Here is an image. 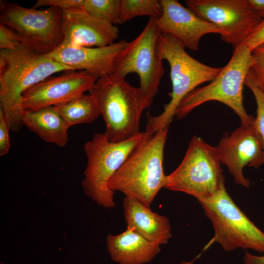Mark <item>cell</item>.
<instances>
[{"label":"cell","mask_w":264,"mask_h":264,"mask_svg":"<svg viewBox=\"0 0 264 264\" xmlns=\"http://www.w3.org/2000/svg\"><path fill=\"white\" fill-rule=\"evenodd\" d=\"M260 88L263 89V90L264 91V86L260 87Z\"/></svg>","instance_id":"cell-32"},{"label":"cell","mask_w":264,"mask_h":264,"mask_svg":"<svg viewBox=\"0 0 264 264\" xmlns=\"http://www.w3.org/2000/svg\"><path fill=\"white\" fill-rule=\"evenodd\" d=\"M160 33L154 18L150 17L140 34L120 52L112 73L124 78L130 73L137 74L139 88L152 103L164 74L157 49Z\"/></svg>","instance_id":"cell-10"},{"label":"cell","mask_w":264,"mask_h":264,"mask_svg":"<svg viewBox=\"0 0 264 264\" xmlns=\"http://www.w3.org/2000/svg\"><path fill=\"white\" fill-rule=\"evenodd\" d=\"M244 85L251 90L256 100L257 110L255 124L262 137L264 145V91L258 85L251 68L246 76Z\"/></svg>","instance_id":"cell-23"},{"label":"cell","mask_w":264,"mask_h":264,"mask_svg":"<svg viewBox=\"0 0 264 264\" xmlns=\"http://www.w3.org/2000/svg\"><path fill=\"white\" fill-rule=\"evenodd\" d=\"M0 23L15 31L24 44L44 54L64 41L62 10L50 6L43 10L13 3L0 2Z\"/></svg>","instance_id":"cell-9"},{"label":"cell","mask_w":264,"mask_h":264,"mask_svg":"<svg viewBox=\"0 0 264 264\" xmlns=\"http://www.w3.org/2000/svg\"><path fill=\"white\" fill-rule=\"evenodd\" d=\"M249 4L262 19H264V0H247Z\"/></svg>","instance_id":"cell-29"},{"label":"cell","mask_w":264,"mask_h":264,"mask_svg":"<svg viewBox=\"0 0 264 264\" xmlns=\"http://www.w3.org/2000/svg\"><path fill=\"white\" fill-rule=\"evenodd\" d=\"M71 70L74 69L24 44L13 50L0 49V109L10 131L18 132L23 126L24 92L56 72Z\"/></svg>","instance_id":"cell-1"},{"label":"cell","mask_w":264,"mask_h":264,"mask_svg":"<svg viewBox=\"0 0 264 264\" xmlns=\"http://www.w3.org/2000/svg\"><path fill=\"white\" fill-rule=\"evenodd\" d=\"M107 246L111 259L119 264H144L151 261L160 250V245L151 242L134 230L109 234Z\"/></svg>","instance_id":"cell-18"},{"label":"cell","mask_w":264,"mask_h":264,"mask_svg":"<svg viewBox=\"0 0 264 264\" xmlns=\"http://www.w3.org/2000/svg\"><path fill=\"white\" fill-rule=\"evenodd\" d=\"M10 131L6 119L1 109H0V155L6 154L10 148L9 136Z\"/></svg>","instance_id":"cell-28"},{"label":"cell","mask_w":264,"mask_h":264,"mask_svg":"<svg viewBox=\"0 0 264 264\" xmlns=\"http://www.w3.org/2000/svg\"><path fill=\"white\" fill-rule=\"evenodd\" d=\"M121 0H84L82 9L92 16L116 25L121 24Z\"/></svg>","instance_id":"cell-22"},{"label":"cell","mask_w":264,"mask_h":264,"mask_svg":"<svg viewBox=\"0 0 264 264\" xmlns=\"http://www.w3.org/2000/svg\"><path fill=\"white\" fill-rule=\"evenodd\" d=\"M220 163L216 147L194 136L178 166L166 176L164 188L197 200L211 197L225 187Z\"/></svg>","instance_id":"cell-7"},{"label":"cell","mask_w":264,"mask_h":264,"mask_svg":"<svg viewBox=\"0 0 264 264\" xmlns=\"http://www.w3.org/2000/svg\"><path fill=\"white\" fill-rule=\"evenodd\" d=\"M185 3L199 18L220 28L221 40L234 48L243 44L263 20L247 0H187Z\"/></svg>","instance_id":"cell-11"},{"label":"cell","mask_w":264,"mask_h":264,"mask_svg":"<svg viewBox=\"0 0 264 264\" xmlns=\"http://www.w3.org/2000/svg\"><path fill=\"white\" fill-rule=\"evenodd\" d=\"M22 121L23 125L46 142L64 147L68 142L69 127L53 106L24 110Z\"/></svg>","instance_id":"cell-19"},{"label":"cell","mask_w":264,"mask_h":264,"mask_svg":"<svg viewBox=\"0 0 264 264\" xmlns=\"http://www.w3.org/2000/svg\"><path fill=\"white\" fill-rule=\"evenodd\" d=\"M53 108L69 128L75 125L92 123L101 115L97 101L90 93L82 94Z\"/></svg>","instance_id":"cell-20"},{"label":"cell","mask_w":264,"mask_h":264,"mask_svg":"<svg viewBox=\"0 0 264 264\" xmlns=\"http://www.w3.org/2000/svg\"><path fill=\"white\" fill-rule=\"evenodd\" d=\"M161 13L162 5L160 0H121V24L141 16L158 18Z\"/></svg>","instance_id":"cell-21"},{"label":"cell","mask_w":264,"mask_h":264,"mask_svg":"<svg viewBox=\"0 0 264 264\" xmlns=\"http://www.w3.org/2000/svg\"><path fill=\"white\" fill-rule=\"evenodd\" d=\"M162 13L154 18L160 33L170 35L179 41L185 48L198 49L201 38L206 34L223 32L215 24L199 18L188 7L176 0H160Z\"/></svg>","instance_id":"cell-14"},{"label":"cell","mask_w":264,"mask_h":264,"mask_svg":"<svg viewBox=\"0 0 264 264\" xmlns=\"http://www.w3.org/2000/svg\"><path fill=\"white\" fill-rule=\"evenodd\" d=\"M24 43L19 35L10 27L0 23V49L13 50Z\"/></svg>","instance_id":"cell-24"},{"label":"cell","mask_w":264,"mask_h":264,"mask_svg":"<svg viewBox=\"0 0 264 264\" xmlns=\"http://www.w3.org/2000/svg\"><path fill=\"white\" fill-rule=\"evenodd\" d=\"M198 257V256L195 259H193L192 261L190 262H182L179 264H193L194 262Z\"/></svg>","instance_id":"cell-31"},{"label":"cell","mask_w":264,"mask_h":264,"mask_svg":"<svg viewBox=\"0 0 264 264\" xmlns=\"http://www.w3.org/2000/svg\"><path fill=\"white\" fill-rule=\"evenodd\" d=\"M145 137V132H140L114 143L108 140L105 132H98L84 144L87 163L82 186L84 193L97 204L106 209L115 207L114 192L109 187V180Z\"/></svg>","instance_id":"cell-6"},{"label":"cell","mask_w":264,"mask_h":264,"mask_svg":"<svg viewBox=\"0 0 264 264\" xmlns=\"http://www.w3.org/2000/svg\"><path fill=\"white\" fill-rule=\"evenodd\" d=\"M244 264H264V255H252L246 251L243 257Z\"/></svg>","instance_id":"cell-30"},{"label":"cell","mask_w":264,"mask_h":264,"mask_svg":"<svg viewBox=\"0 0 264 264\" xmlns=\"http://www.w3.org/2000/svg\"><path fill=\"white\" fill-rule=\"evenodd\" d=\"M84 0H38L32 8L43 6H54L62 10L82 9Z\"/></svg>","instance_id":"cell-26"},{"label":"cell","mask_w":264,"mask_h":264,"mask_svg":"<svg viewBox=\"0 0 264 264\" xmlns=\"http://www.w3.org/2000/svg\"><path fill=\"white\" fill-rule=\"evenodd\" d=\"M127 43L122 40L93 47H73L62 43L46 54L56 62L74 70L86 71L99 79L113 73L116 59Z\"/></svg>","instance_id":"cell-16"},{"label":"cell","mask_w":264,"mask_h":264,"mask_svg":"<svg viewBox=\"0 0 264 264\" xmlns=\"http://www.w3.org/2000/svg\"><path fill=\"white\" fill-rule=\"evenodd\" d=\"M123 208L127 227L133 228L147 240L159 245L168 243L172 238L171 226L166 216L126 196L123 199Z\"/></svg>","instance_id":"cell-17"},{"label":"cell","mask_w":264,"mask_h":264,"mask_svg":"<svg viewBox=\"0 0 264 264\" xmlns=\"http://www.w3.org/2000/svg\"><path fill=\"white\" fill-rule=\"evenodd\" d=\"M98 78L85 70L65 71L34 85L22 95L23 110H35L66 103L89 91Z\"/></svg>","instance_id":"cell-13"},{"label":"cell","mask_w":264,"mask_h":264,"mask_svg":"<svg viewBox=\"0 0 264 264\" xmlns=\"http://www.w3.org/2000/svg\"><path fill=\"white\" fill-rule=\"evenodd\" d=\"M63 44L73 47H102L117 39L119 30L82 9L62 10Z\"/></svg>","instance_id":"cell-15"},{"label":"cell","mask_w":264,"mask_h":264,"mask_svg":"<svg viewBox=\"0 0 264 264\" xmlns=\"http://www.w3.org/2000/svg\"><path fill=\"white\" fill-rule=\"evenodd\" d=\"M185 48L176 38L160 33L157 49L162 60H166L169 64L172 90L170 101L164 106L161 114L153 116L148 113L145 131L147 135L168 130L183 98L199 85L212 81L222 69L198 61L189 55Z\"/></svg>","instance_id":"cell-3"},{"label":"cell","mask_w":264,"mask_h":264,"mask_svg":"<svg viewBox=\"0 0 264 264\" xmlns=\"http://www.w3.org/2000/svg\"><path fill=\"white\" fill-rule=\"evenodd\" d=\"M88 92L97 101L110 141H125L140 132L141 114L152 103L139 87L112 74L98 79Z\"/></svg>","instance_id":"cell-4"},{"label":"cell","mask_w":264,"mask_h":264,"mask_svg":"<svg viewBox=\"0 0 264 264\" xmlns=\"http://www.w3.org/2000/svg\"><path fill=\"white\" fill-rule=\"evenodd\" d=\"M253 64L251 69L260 87L264 86V44L252 51Z\"/></svg>","instance_id":"cell-25"},{"label":"cell","mask_w":264,"mask_h":264,"mask_svg":"<svg viewBox=\"0 0 264 264\" xmlns=\"http://www.w3.org/2000/svg\"><path fill=\"white\" fill-rule=\"evenodd\" d=\"M221 163L225 165L235 182L250 186L243 175L245 166L259 168L264 164V145L254 122L242 124L231 133L225 132L216 146Z\"/></svg>","instance_id":"cell-12"},{"label":"cell","mask_w":264,"mask_h":264,"mask_svg":"<svg viewBox=\"0 0 264 264\" xmlns=\"http://www.w3.org/2000/svg\"><path fill=\"white\" fill-rule=\"evenodd\" d=\"M197 200L213 225L212 242L226 251L241 248L264 253V232L236 204L225 187L211 197Z\"/></svg>","instance_id":"cell-8"},{"label":"cell","mask_w":264,"mask_h":264,"mask_svg":"<svg viewBox=\"0 0 264 264\" xmlns=\"http://www.w3.org/2000/svg\"><path fill=\"white\" fill-rule=\"evenodd\" d=\"M168 130L147 135L110 179L109 187L150 207L164 187V151Z\"/></svg>","instance_id":"cell-2"},{"label":"cell","mask_w":264,"mask_h":264,"mask_svg":"<svg viewBox=\"0 0 264 264\" xmlns=\"http://www.w3.org/2000/svg\"><path fill=\"white\" fill-rule=\"evenodd\" d=\"M252 64V52L244 43L234 48L228 63L209 84L196 88L183 98L176 108L175 116L182 119L198 106L216 101L232 109L240 117L242 124L254 123L255 118L244 109L242 95L245 79Z\"/></svg>","instance_id":"cell-5"},{"label":"cell","mask_w":264,"mask_h":264,"mask_svg":"<svg viewBox=\"0 0 264 264\" xmlns=\"http://www.w3.org/2000/svg\"><path fill=\"white\" fill-rule=\"evenodd\" d=\"M244 43L251 52L264 44V19L254 28Z\"/></svg>","instance_id":"cell-27"}]
</instances>
